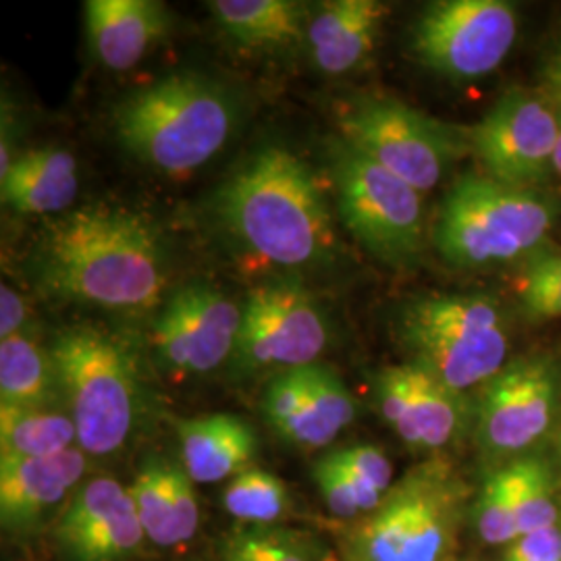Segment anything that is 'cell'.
I'll use <instances>...</instances> for the list:
<instances>
[{"instance_id": "obj_1", "label": "cell", "mask_w": 561, "mask_h": 561, "mask_svg": "<svg viewBox=\"0 0 561 561\" xmlns=\"http://www.w3.org/2000/svg\"><path fill=\"white\" fill-rule=\"evenodd\" d=\"M32 259L42 287L62 300L146 310L161 304L167 289L157 227L125 208L83 206L53 219Z\"/></svg>"}, {"instance_id": "obj_2", "label": "cell", "mask_w": 561, "mask_h": 561, "mask_svg": "<svg viewBox=\"0 0 561 561\" xmlns=\"http://www.w3.org/2000/svg\"><path fill=\"white\" fill-rule=\"evenodd\" d=\"M225 227L261 261L298 268L327 261L333 219L312 169L283 146L256 150L217 194Z\"/></svg>"}, {"instance_id": "obj_3", "label": "cell", "mask_w": 561, "mask_h": 561, "mask_svg": "<svg viewBox=\"0 0 561 561\" xmlns=\"http://www.w3.org/2000/svg\"><path fill=\"white\" fill-rule=\"evenodd\" d=\"M238 108L219 81L180 71L123 99L113 125L136 161L167 175H185L221 152L238 125Z\"/></svg>"}, {"instance_id": "obj_4", "label": "cell", "mask_w": 561, "mask_h": 561, "mask_svg": "<svg viewBox=\"0 0 561 561\" xmlns=\"http://www.w3.org/2000/svg\"><path fill=\"white\" fill-rule=\"evenodd\" d=\"M50 358L85 456H113L138 428L140 368L125 341L88 324L62 329Z\"/></svg>"}, {"instance_id": "obj_5", "label": "cell", "mask_w": 561, "mask_h": 561, "mask_svg": "<svg viewBox=\"0 0 561 561\" xmlns=\"http://www.w3.org/2000/svg\"><path fill=\"white\" fill-rule=\"evenodd\" d=\"M466 484L442 460L424 461L391 486L341 542L345 561H451Z\"/></svg>"}, {"instance_id": "obj_6", "label": "cell", "mask_w": 561, "mask_h": 561, "mask_svg": "<svg viewBox=\"0 0 561 561\" xmlns=\"http://www.w3.org/2000/svg\"><path fill=\"white\" fill-rule=\"evenodd\" d=\"M396 335L408 364L456 393L491 381L507 364L510 337L497 300L479 294L408 301Z\"/></svg>"}, {"instance_id": "obj_7", "label": "cell", "mask_w": 561, "mask_h": 561, "mask_svg": "<svg viewBox=\"0 0 561 561\" xmlns=\"http://www.w3.org/2000/svg\"><path fill=\"white\" fill-rule=\"evenodd\" d=\"M553 221L556 206L535 190L466 173L443 198L433 241L454 266H495L537 252Z\"/></svg>"}, {"instance_id": "obj_8", "label": "cell", "mask_w": 561, "mask_h": 561, "mask_svg": "<svg viewBox=\"0 0 561 561\" xmlns=\"http://www.w3.org/2000/svg\"><path fill=\"white\" fill-rule=\"evenodd\" d=\"M327 159L347 231L375 259L391 266L419 261L424 245L421 192L343 138L329 140Z\"/></svg>"}, {"instance_id": "obj_9", "label": "cell", "mask_w": 561, "mask_h": 561, "mask_svg": "<svg viewBox=\"0 0 561 561\" xmlns=\"http://www.w3.org/2000/svg\"><path fill=\"white\" fill-rule=\"evenodd\" d=\"M341 138L419 192L437 187L466 140L447 123L396 99H358L340 115Z\"/></svg>"}, {"instance_id": "obj_10", "label": "cell", "mask_w": 561, "mask_h": 561, "mask_svg": "<svg viewBox=\"0 0 561 561\" xmlns=\"http://www.w3.org/2000/svg\"><path fill=\"white\" fill-rule=\"evenodd\" d=\"M518 36V13L507 0H437L422 9L410 48L422 67L456 81L493 73Z\"/></svg>"}, {"instance_id": "obj_11", "label": "cell", "mask_w": 561, "mask_h": 561, "mask_svg": "<svg viewBox=\"0 0 561 561\" xmlns=\"http://www.w3.org/2000/svg\"><path fill=\"white\" fill-rule=\"evenodd\" d=\"M331 329L317 298L298 280L259 285L241 306V329L233 370H294L317 364L329 345Z\"/></svg>"}, {"instance_id": "obj_12", "label": "cell", "mask_w": 561, "mask_h": 561, "mask_svg": "<svg viewBox=\"0 0 561 561\" xmlns=\"http://www.w3.org/2000/svg\"><path fill=\"white\" fill-rule=\"evenodd\" d=\"M558 108L547 92L507 90L470 129L484 175L516 190H535L556 173Z\"/></svg>"}, {"instance_id": "obj_13", "label": "cell", "mask_w": 561, "mask_h": 561, "mask_svg": "<svg viewBox=\"0 0 561 561\" xmlns=\"http://www.w3.org/2000/svg\"><path fill=\"white\" fill-rule=\"evenodd\" d=\"M561 370L553 356L507 362L482 385L479 442L491 456H518L551 431L560 408Z\"/></svg>"}, {"instance_id": "obj_14", "label": "cell", "mask_w": 561, "mask_h": 561, "mask_svg": "<svg viewBox=\"0 0 561 561\" xmlns=\"http://www.w3.org/2000/svg\"><path fill=\"white\" fill-rule=\"evenodd\" d=\"M241 306L206 283H190L169 296L152 327L154 356L178 375H206L233 358Z\"/></svg>"}, {"instance_id": "obj_15", "label": "cell", "mask_w": 561, "mask_h": 561, "mask_svg": "<svg viewBox=\"0 0 561 561\" xmlns=\"http://www.w3.org/2000/svg\"><path fill=\"white\" fill-rule=\"evenodd\" d=\"M53 535L65 561H127L148 541L129 486L111 477L81 482Z\"/></svg>"}, {"instance_id": "obj_16", "label": "cell", "mask_w": 561, "mask_h": 561, "mask_svg": "<svg viewBox=\"0 0 561 561\" xmlns=\"http://www.w3.org/2000/svg\"><path fill=\"white\" fill-rule=\"evenodd\" d=\"M262 410L285 442L321 449L354 422L356 400L331 368L310 364L277 373L264 389Z\"/></svg>"}, {"instance_id": "obj_17", "label": "cell", "mask_w": 561, "mask_h": 561, "mask_svg": "<svg viewBox=\"0 0 561 561\" xmlns=\"http://www.w3.org/2000/svg\"><path fill=\"white\" fill-rule=\"evenodd\" d=\"M375 387L382 419L412 449L437 451L447 447L468 421L466 398L414 364L385 368Z\"/></svg>"}, {"instance_id": "obj_18", "label": "cell", "mask_w": 561, "mask_h": 561, "mask_svg": "<svg viewBox=\"0 0 561 561\" xmlns=\"http://www.w3.org/2000/svg\"><path fill=\"white\" fill-rule=\"evenodd\" d=\"M85 474L80 447L48 458L0 461V524L11 535H30L73 497Z\"/></svg>"}, {"instance_id": "obj_19", "label": "cell", "mask_w": 561, "mask_h": 561, "mask_svg": "<svg viewBox=\"0 0 561 561\" xmlns=\"http://www.w3.org/2000/svg\"><path fill=\"white\" fill-rule=\"evenodd\" d=\"M171 13L157 0H88L90 46L104 67L127 71L171 32Z\"/></svg>"}, {"instance_id": "obj_20", "label": "cell", "mask_w": 561, "mask_h": 561, "mask_svg": "<svg viewBox=\"0 0 561 561\" xmlns=\"http://www.w3.org/2000/svg\"><path fill=\"white\" fill-rule=\"evenodd\" d=\"M389 7L379 0H329L310 13L306 42L327 76H345L368 59L381 38Z\"/></svg>"}, {"instance_id": "obj_21", "label": "cell", "mask_w": 561, "mask_h": 561, "mask_svg": "<svg viewBox=\"0 0 561 561\" xmlns=\"http://www.w3.org/2000/svg\"><path fill=\"white\" fill-rule=\"evenodd\" d=\"M146 539L157 547L190 541L201 524V503L194 481L183 466L146 461L129 486Z\"/></svg>"}, {"instance_id": "obj_22", "label": "cell", "mask_w": 561, "mask_h": 561, "mask_svg": "<svg viewBox=\"0 0 561 561\" xmlns=\"http://www.w3.org/2000/svg\"><path fill=\"white\" fill-rule=\"evenodd\" d=\"M181 466L201 484L233 479L256 456L252 426L233 414H210L178 422Z\"/></svg>"}, {"instance_id": "obj_23", "label": "cell", "mask_w": 561, "mask_h": 561, "mask_svg": "<svg viewBox=\"0 0 561 561\" xmlns=\"http://www.w3.org/2000/svg\"><path fill=\"white\" fill-rule=\"evenodd\" d=\"M78 190L76 157L60 148L27 150L0 175L2 204L20 215H60L73 204Z\"/></svg>"}, {"instance_id": "obj_24", "label": "cell", "mask_w": 561, "mask_h": 561, "mask_svg": "<svg viewBox=\"0 0 561 561\" xmlns=\"http://www.w3.org/2000/svg\"><path fill=\"white\" fill-rule=\"evenodd\" d=\"M222 32L245 48L279 53L306 41L310 11L294 0H215Z\"/></svg>"}, {"instance_id": "obj_25", "label": "cell", "mask_w": 561, "mask_h": 561, "mask_svg": "<svg viewBox=\"0 0 561 561\" xmlns=\"http://www.w3.org/2000/svg\"><path fill=\"white\" fill-rule=\"evenodd\" d=\"M73 447H78V428L69 414L0 405V461L48 458Z\"/></svg>"}, {"instance_id": "obj_26", "label": "cell", "mask_w": 561, "mask_h": 561, "mask_svg": "<svg viewBox=\"0 0 561 561\" xmlns=\"http://www.w3.org/2000/svg\"><path fill=\"white\" fill-rule=\"evenodd\" d=\"M60 391L50 354L25 331L0 340V405L48 408Z\"/></svg>"}, {"instance_id": "obj_27", "label": "cell", "mask_w": 561, "mask_h": 561, "mask_svg": "<svg viewBox=\"0 0 561 561\" xmlns=\"http://www.w3.org/2000/svg\"><path fill=\"white\" fill-rule=\"evenodd\" d=\"M217 561H322V556L317 541L298 530L241 524L219 545Z\"/></svg>"}, {"instance_id": "obj_28", "label": "cell", "mask_w": 561, "mask_h": 561, "mask_svg": "<svg viewBox=\"0 0 561 561\" xmlns=\"http://www.w3.org/2000/svg\"><path fill=\"white\" fill-rule=\"evenodd\" d=\"M222 507L241 524L273 526L287 514V486L277 474L250 466L225 486Z\"/></svg>"}, {"instance_id": "obj_29", "label": "cell", "mask_w": 561, "mask_h": 561, "mask_svg": "<svg viewBox=\"0 0 561 561\" xmlns=\"http://www.w3.org/2000/svg\"><path fill=\"white\" fill-rule=\"evenodd\" d=\"M512 461L493 470L482 484L477 502V528L486 545H510L518 539L516 530V486Z\"/></svg>"}, {"instance_id": "obj_30", "label": "cell", "mask_w": 561, "mask_h": 561, "mask_svg": "<svg viewBox=\"0 0 561 561\" xmlns=\"http://www.w3.org/2000/svg\"><path fill=\"white\" fill-rule=\"evenodd\" d=\"M516 296L526 317L561 319V252L539 254L522 266Z\"/></svg>"}, {"instance_id": "obj_31", "label": "cell", "mask_w": 561, "mask_h": 561, "mask_svg": "<svg viewBox=\"0 0 561 561\" xmlns=\"http://www.w3.org/2000/svg\"><path fill=\"white\" fill-rule=\"evenodd\" d=\"M314 481L331 516L352 520L373 512V505L362 495L358 484L350 477L335 454H327L314 466Z\"/></svg>"}, {"instance_id": "obj_32", "label": "cell", "mask_w": 561, "mask_h": 561, "mask_svg": "<svg viewBox=\"0 0 561 561\" xmlns=\"http://www.w3.org/2000/svg\"><path fill=\"white\" fill-rule=\"evenodd\" d=\"M333 454L358 484L362 495L368 500L375 512L393 486V466L385 451L375 445H354L337 449Z\"/></svg>"}, {"instance_id": "obj_33", "label": "cell", "mask_w": 561, "mask_h": 561, "mask_svg": "<svg viewBox=\"0 0 561 561\" xmlns=\"http://www.w3.org/2000/svg\"><path fill=\"white\" fill-rule=\"evenodd\" d=\"M503 561H561V524L542 526L510 542Z\"/></svg>"}, {"instance_id": "obj_34", "label": "cell", "mask_w": 561, "mask_h": 561, "mask_svg": "<svg viewBox=\"0 0 561 561\" xmlns=\"http://www.w3.org/2000/svg\"><path fill=\"white\" fill-rule=\"evenodd\" d=\"M27 319V306L13 287H0V340L23 333Z\"/></svg>"}, {"instance_id": "obj_35", "label": "cell", "mask_w": 561, "mask_h": 561, "mask_svg": "<svg viewBox=\"0 0 561 561\" xmlns=\"http://www.w3.org/2000/svg\"><path fill=\"white\" fill-rule=\"evenodd\" d=\"M542 80H545V92L561 101V41L556 50L549 55V59L545 62V69H542Z\"/></svg>"}, {"instance_id": "obj_36", "label": "cell", "mask_w": 561, "mask_h": 561, "mask_svg": "<svg viewBox=\"0 0 561 561\" xmlns=\"http://www.w3.org/2000/svg\"><path fill=\"white\" fill-rule=\"evenodd\" d=\"M551 99V96H549ZM556 108H558V121H560V136H558V146H556V159H553V167H556V173L561 178V101L551 99Z\"/></svg>"}, {"instance_id": "obj_37", "label": "cell", "mask_w": 561, "mask_h": 561, "mask_svg": "<svg viewBox=\"0 0 561 561\" xmlns=\"http://www.w3.org/2000/svg\"><path fill=\"white\" fill-rule=\"evenodd\" d=\"M558 449H560V463H561V435H560V447H558Z\"/></svg>"}]
</instances>
